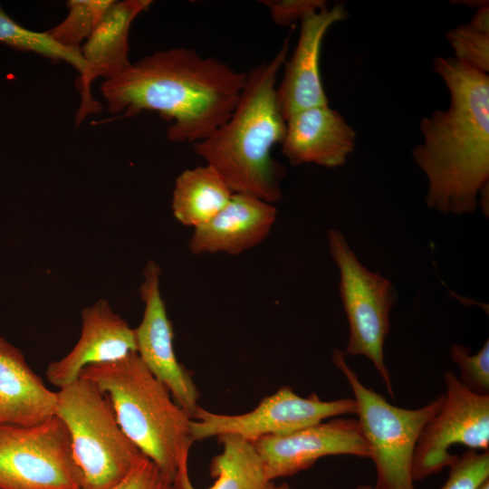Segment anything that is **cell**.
Instances as JSON below:
<instances>
[{"instance_id":"13","label":"cell","mask_w":489,"mask_h":489,"mask_svg":"<svg viewBox=\"0 0 489 489\" xmlns=\"http://www.w3.org/2000/svg\"><path fill=\"white\" fill-rule=\"evenodd\" d=\"M152 5L151 0L113 1L91 35L81 47L84 71L80 75L78 88L81 104L76 122L101 110L91 95V84L97 78L110 80L120 74L131 63L129 60V34L132 22Z\"/></svg>"},{"instance_id":"12","label":"cell","mask_w":489,"mask_h":489,"mask_svg":"<svg viewBox=\"0 0 489 489\" xmlns=\"http://www.w3.org/2000/svg\"><path fill=\"white\" fill-rule=\"evenodd\" d=\"M253 443L272 481L304 471L325 456L369 458V446L354 418L333 417L289 434L263 436Z\"/></svg>"},{"instance_id":"5","label":"cell","mask_w":489,"mask_h":489,"mask_svg":"<svg viewBox=\"0 0 489 489\" xmlns=\"http://www.w3.org/2000/svg\"><path fill=\"white\" fill-rule=\"evenodd\" d=\"M55 416L70 434L82 489H110L145 457L120 427L109 397L88 379L57 391Z\"/></svg>"},{"instance_id":"7","label":"cell","mask_w":489,"mask_h":489,"mask_svg":"<svg viewBox=\"0 0 489 489\" xmlns=\"http://www.w3.org/2000/svg\"><path fill=\"white\" fill-rule=\"evenodd\" d=\"M329 251L339 270V292L349 323L344 353L365 356L374 365L394 399L384 345L389 331V315L398 294L392 283L379 272L368 269L357 257L343 234L327 232Z\"/></svg>"},{"instance_id":"11","label":"cell","mask_w":489,"mask_h":489,"mask_svg":"<svg viewBox=\"0 0 489 489\" xmlns=\"http://www.w3.org/2000/svg\"><path fill=\"white\" fill-rule=\"evenodd\" d=\"M160 267L149 260L143 271L139 294L144 312L134 329L136 352L150 373L193 419L199 408V393L187 369L177 359L174 332L160 292Z\"/></svg>"},{"instance_id":"28","label":"cell","mask_w":489,"mask_h":489,"mask_svg":"<svg viewBox=\"0 0 489 489\" xmlns=\"http://www.w3.org/2000/svg\"><path fill=\"white\" fill-rule=\"evenodd\" d=\"M354 489H376L374 485L371 484H359Z\"/></svg>"},{"instance_id":"24","label":"cell","mask_w":489,"mask_h":489,"mask_svg":"<svg viewBox=\"0 0 489 489\" xmlns=\"http://www.w3.org/2000/svg\"><path fill=\"white\" fill-rule=\"evenodd\" d=\"M450 357L460 369V382L474 393L489 396V340L474 354L468 347L454 344Z\"/></svg>"},{"instance_id":"4","label":"cell","mask_w":489,"mask_h":489,"mask_svg":"<svg viewBox=\"0 0 489 489\" xmlns=\"http://www.w3.org/2000/svg\"><path fill=\"white\" fill-rule=\"evenodd\" d=\"M79 378L93 382L110 398L130 441L171 482L188 489V455L195 442L190 416L143 364L137 352L85 367Z\"/></svg>"},{"instance_id":"1","label":"cell","mask_w":489,"mask_h":489,"mask_svg":"<svg viewBox=\"0 0 489 489\" xmlns=\"http://www.w3.org/2000/svg\"><path fill=\"white\" fill-rule=\"evenodd\" d=\"M247 72L194 49L160 50L104 81L101 91L110 113H158L169 121L168 139L195 144L221 127L235 110Z\"/></svg>"},{"instance_id":"25","label":"cell","mask_w":489,"mask_h":489,"mask_svg":"<svg viewBox=\"0 0 489 489\" xmlns=\"http://www.w3.org/2000/svg\"><path fill=\"white\" fill-rule=\"evenodd\" d=\"M446 481L440 489H478L489 479V451L465 450L448 466Z\"/></svg>"},{"instance_id":"26","label":"cell","mask_w":489,"mask_h":489,"mask_svg":"<svg viewBox=\"0 0 489 489\" xmlns=\"http://www.w3.org/2000/svg\"><path fill=\"white\" fill-rule=\"evenodd\" d=\"M269 9L273 22L278 25H291L310 14L326 8L323 0H266L262 1Z\"/></svg>"},{"instance_id":"20","label":"cell","mask_w":489,"mask_h":489,"mask_svg":"<svg viewBox=\"0 0 489 489\" xmlns=\"http://www.w3.org/2000/svg\"><path fill=\"white\" fill-rule=\"evenodd\" d=\"M223 450L213 457L209 472L215 483L208 489H274L254 443L236 435L217 436ZM188 489H196L191 485Z\"/></svg>"},{"instance_id":"22","label":"cell","mask_w":489,"mask_h":489,"mask_svg":"<svg viewBox=\"0 0 489 489\" xmlns=\"http://www.w3.org/2000/svg\"><path fill=\"white\" fill-rule=\"evenodd\" d=\"M0 43L19 51L37 53L53 62L63 61L74 67L80 75L84 71L85 65L81 53L62 46L47 32H35L22 26L14 21L1 5Z\"/></svg>"},{"instance_id":"30","label":"cell","mask_w":489,"mask_h":489,"mask_svg":"<svg viewBox=\"0 0 489 489\" xmlns=\"http://www.w3.org/2000/svg\"><path fill=\"white\" fill-rule=\"evenodd\" d=\"M478 489H489V479L484 482Z\"/></svg>"},{"instance_id":"9","label":"cell","mask_w":489,"mask_h":489,"mask_svg":"<svg viewBox=\"0 0 489 489\" xmlns=\"http://www.w3.org/2000/svg\"><path fill=\"white\" fill-rule=\"evenodd\" d=\"M357 408L353 398L323 401L315 393L303 398L284 386L244 414H217L199 406L191 430L195 441L229 434L254 442L266 436L289 434L327 418L356 415Z\"/></svg>"},{"instance_id":"14","label":"cell","mask_w":489,"mask_h":489,"mask_svg":"<svg viewBox=\"0 0 489 489\" xmlns=\"http://www.w3.org/2000/svg\"><path fill=\"white\" fill-rule=\"evenodd\" d=\"M347 17L344 5L336 4L301 21L297 44L283 64V79L276 89L285 120L299 110L329 104L320 69L321 45L330 28Z\"/></svg>"},{"instance_id":"19","label":"cell","mask_w":489,"mask_h":489,"mask_svg":"<svg viewBox=\"0 0 489 489\" xmlns=\"http://www.w3.org/2000/svg\"><path fill=\"white\" fill-rule=\"evenodd\" d=\"M232 195L219 173L206 164L178 175L172 193L171 209L179 223L195 229L221 211Z\"/></svg>"},{"instance_id":"17","label":"cell","mask_w":489,"mask_h":489,"mask_svg":"<svg viewBox=\"0 0 489 489\" xmlns=\"http://www.w3.org/2000/svg\"><path fill=\"white\" fill-rule=\"evenodd\" d=\"M276 218L273 204L252 195L233 193L221 211L194 229L189 250L194 254H239L262 243Z\"/></svg>"},{"instance_id":"18","label":"cell","mask_w":489,"mask_h":489,"mask_svg":"<svg viewBox=\"0 0 489 489\" xmlns=\"http://www.w3.org/2000/svg\"><path fill=\"white\" fill-rule=\"evenodd\" d=\"M57 391L50 390L22 351L0 336V424L33 426L55 416Z\"/></svg>"},{"instance_id":"6","label":"cell","mask_w":489,"mask_h":489,"mask_svg":"<svg viewBox=\"0 0 489 489\" xmlns=\"http://www.w3.org/2000/svg\"><path fill=\"white\" fill-rule=\"evenodd\" d=\"M331 357L357 403V420L375 465L374 487L416 489L412 476L414 451L423 427L439 410L443 394L419 408H399L361 383L346 361L344 351L334 350Z\"/></svg>"},{"instance_id":"8","label":"cell","mask_w":489,"mask_h":489,"mask_svg":"<svg viewBox=\"0 0 489 489\" xmlns=\"http://www.w3.org/2000/svg\"><path fill=\"white\" fill-rule=\"evenodd\" d=\"M0 489H82L61 418L33 426L0 424Z\"/></svg>"},{"instance_id":"21","label":"cell","mask_w":489,"mask_h":489,"mask_svg":"<svg viewBox=\"0 0 489 489\" xmlns=\"http://www.w3.org/2000/svg\"><path fill=\"white\" fill-rule=\"evenodd\" d=\"M446 40L454 58L480 72H489V5L476 9L467 24L449 30Z\"/></svg>"},{"instance_id":"27","label":"cell","mask_w":489,"mask_h":489,"mask_svg":"<svg viewBox=\"0 0 489 489\" xmlns=\"http://www.w3.org/2000/svg\"><path fill=\"white\" fill-rule=\"evenodd\" d=\"M110 489H173L171 482L148 457Z\"/></svg>"},{"instance_id":"15","label":"cell","mask_w":489,"mask_h":489,"mask_svg":"<svg viewBox=\"0 0 489 489\" xmlns=\"http://www.w3.org/2000/svg\"><path fill=\"white\" fill-rule=\"evenodd\" d=\"M78 341L63 358L46 369L48 381L62 388L79 379L87 366L120 360L136 352L134 329L113 311L107 300H99L81 312Z\"/></svg>"},{"instance_id":"2","label":"cell","mask_w":489,"mask_h":489,"mask_svg":"<svg viewBox=\"0 0 489 489\" xmlns=\"http://www.w3.org/2000/svg\"><path fill=\"white\" fill-rule=\"evenodd\" d=\"M433 68L450 102L421 120L423 140L412 158L427 180L429 208L473 214L481 189L489 184V75L454 57H436Z\"/></svg>"},{"instance_id":"29","label":"cell","mask_w":489,"mask_h":489,"mask_svg":"<svg viewBox=\"0 0 489 489\" xmlns=\"http://www.w3.org/2000/svg\"><path fill=\"white\" fill-rule=\"evenodd\" d=\"M274 489H294L288 485L286 483H283L280 485H276Z\"/></svg>"},{"instance_id":"10","label":"cell","mask_w":489,"mask_h":489,"mask_svg":"<svg viewBox=\"0 0 489 489\" xmlns=\"http://www.w3.org/2000/svg\"><path fill=\"white\" fill-rule=\"evenodd\" d=\"M446 392L439 410L425 424L413 456L414 482L448 467L454 445L489 451V396L472 392L452 371L444 375Z\"/></svg>"},{"instance_id":"23","label":"cell","mask_w":489,"mask_h":489,"mask_svg":"<svg viewBox=\"0 0 489 489\" xmlns=\"http://www.w3.org/2000/svg\"><path fill=\"white\" fill-rule=\"evenodd\" d=\"M114 0H70L68 13L56 26L46 31L62 46L81 53V47L91 35Z\"/></svg>"},{"instance_id":"16","label":"cell","mask_w":489,"mask_h":489,"mask_svg":"<svg viewBox=\"0 0 489 489\" xmlns=\"http://www.w3.org/2000/svg\"><path fill=\"white\" fill-rule=\"evenodd\" d=\"M357 134L329 104L299 110L286 120L282 153L292 166H343L356 147Z\"/></svg>"},{"instance_id":"3","label":"cell","mask_w":489,"mask_h":489,"mask_svg":"<svg viewBox=\"0 0 489 489\" xmlns=\"http://www.w3.org/2000/svg\"><path fill=\"white\" fill-rule=\"evenodd\" d=\"M289 43L290 37L270 61L247 72L230 118L209 137L193 144L196 154L219 173L233 193L252 195L271 204L282 198L285 173L271 151L285 134L286 120L276 89Z\"/></svg>"}]
</instances>
